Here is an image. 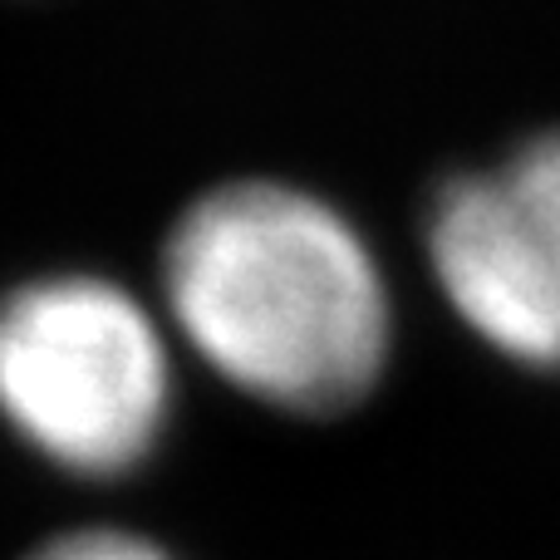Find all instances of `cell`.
I'll return each instance as SVG.
<instances>
[{
	"label": "cell",
	"instance_id": "277c9868",
	"mask_svg": "<svg viewBox=\"0 0 560 560\" xmlns=\"http://www.w3.org/2000/svg\"><path fill=\"white\" fill-rule=\"evenodd\" d=\"M25 560H177V556L167 546H158L153 536L124 532V526H79V532L49 536Z\"/></svg>",
	"mask_w": 560,
	"mask_h": 560
},
{
	"label": "cell",
	"instance_id": "6da1fadb",
	"mask_svg": "<svg viewBox=\"0 0 560 560\" xmlns=\"http://www.w3.org/2000/svg\"><path fill=\"white\" fill-rule=\"evenodd\" d=\"M163 305L212 374L285 413H339L378 384L394 300L374 246L290 183H226L163 242Z\"/></svg>",
	"mask_w": 560,
	"mask_h": 560
},
{
	"label": "cell",
	"instance_id": "7a4b0ae2",
	"mask_svg": "<svg viewBox=\"0 0 560 560\" xmlns=\"http://www.w3.org/2000/svg\"><path fill=\"white\" fill-rule=\"evenodd\" d=\"M0 418L74 477L148 463L173 418V349L158 315L108 276H39L0 300Z\"/></svg>",
	"mask_w": 560,
	"mask_h": 560
},
{
	"label": "cell",
	"instance_id": "3957f363",
	"mask_svg": "<svg viewBox=\"0 0 560 560\" xmlns=\"http://www.w3.org/2000/svg\"><path fill=\"white\" fill-rule=\"evenodd\" d=\"M428 266L482 345L512 364L560 369V128L438 192Z\"/></svg>",
	"mask_w": 560,
	"mask_h": 560
}]
</instances>
